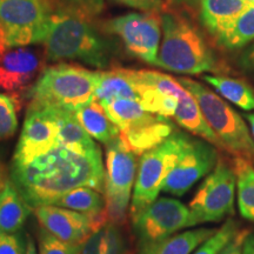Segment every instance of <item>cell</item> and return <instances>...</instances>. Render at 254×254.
I'll list each match as a JSON object with an SVG mask.
<instances>
[{"label":"cell","mask_w":254,"mask_h":254,"mask_svg":"<svg viewBox=\"0 0 254 254\" xmlns=\"http://www.w3.org/2000/svg\"><path fill=\"white\" fill-rule=\"evenodd\" d=\"M9 178L32 208L50 205L79 187H90L101 193L105 189L100 147L84 152L59 145L26 166H12Z\"/></svg>","instance_id":"6da1fadb"},{"label":"cell","mask_w":254,"mask_h":254,"mask_svg":"<svg viewBox=\"0 0 254 254\" xmlns=\"http://www.w3.org/2000/svg\"><path fill=\"white\" fill-rule=\"evenodd\" d=\"M160 18L163 39L155 66L183 74L218 71L217 57L192 21L173 12Z\"/></svg>","instance_id":"7a4b0ae2"},{"label":"cell","mask_w":254,"mask_h":254,"mask_svg":"<svg viewBox=\"0 0 254 254\" xmlns=\"http://www.w3.org/2000/svg\"><path fill=\"white\" fill-rule=\"evenodd\" d=\"M44 45L51 62L78 60L100 68L109 65L113 55L111 43L92 21L67 14L53 13Z\"/></svg>","instance_id":"3957f363"},{"label":"cell","mask_w":254,"mask_h":254,"mask_svg":"<svg viewBox=\"0 0 254 254\" xmlns=\"http://www.w3.org/2000/svg\"><path fill=\"white\" fill-rule=\"evenodd\" d=\"M100 72L60 64L44 69L30 91L31 104L74 112L94 99Z\"/></svg>","instance_id":"277c9868"},{"label":"cell","mask_w":254,"mask_h":254,"mask_svg":"<svg viewBox=\"0 0 254 254\" xmlns=\"http://www.w3.org/2000/svg\"><path fill=\"white\" fill-rule=\"evenodd\" d=\"M178 81L198 101L206 122L218 136L222 148L236 157L254 159V139L240 114L200 82L190 78H179Z\"/></svg>","instance_id":"5b68a950"},{"label":"cell","mask_w":254,"mask_h":254,"mask_svg":"<svg viewBox=\"0 0 254 254\" xmlns=\"http://www.w3.org/2000/svg\"><path fill=\"white\" fill-rule=\"evenodd\" d=\"M190 139L192 136L185 133L174 132L157 147L141 155L129 206L131 219L158 199L165 180L189 146Z\"/></svg>","instance_id":"8992f818"},{"label":"cell","mask_w":254,"mask_h":254,"mask_svg":"<svg viewBox=\"0 0 254 254\" xmlns=\"http://www.w3.org/2000/svg\"><path fill=\"white\" fill-rule=\"evenodd\" d=\"M136 157L119 136L106 145L104 195L109 220L117 225L125 220L131 206L139 165Z\"/></svg>","instance_id":"52a82bcc"},{"label":"cell","mask_w":254,"mask_h":254,"mask_svg":"<svg viewBox=\"0 0 254 254\" xmlns=\"http://www.w3.org/2000/svg\"><path fill=\"white\" fill-rule=\"evenodd\" d=\"M52 15L50 0H0V25L9 47L44 43Z\"/></svg>","instance_id":"ba28073f"},{"label":"cell","mask_w":254,"mask_h":254,"mask_svg":"<svg viewBox=\"0 0 254 254\" xmlns=\"http://www.w3.org/2000/svg\"><path fill=\"white\" fill-rule=\"evenodd\" d=\"M236 185L237 178L233 168L219 160L190 202L193 226L218 222L227 215H233Z\"/></svg>","instance_id":"9c48e42d"},{"label":"cell","mask_w":254,"mask_h":254,"mask_svg":"<svg viewBox=\"0 0 254 254\" xmlns=\"http://www.w3.org/2000/svg\"><path fill=\"white\" fill-rule=\"evenodd\" d=\"M107 33L122 39L129 56L144 63L157 64L161 40V18L155 12L128 13L105 21Z\"/></svg>","instance_id":"30bf717a"},{"label":"cell","mask_w":254,"mask_h":254,"mask_svg":"<svg viewBox=\"0 0 254 254\" xmlns=\"http://www.w3.org/2000/svg\"><path fill=\"white\" fill-rule=\"evenodd\" d=\"M59 146V124L53 107L30 105L12 160V166H26Z\"/></svg>","instance_id":"8fae6325"},{"label":"cell","mask_w":254,"mask_h":254,"mask_svg":"<svg viewBox=\"0 0 254 254\" xmlns=\"http://www.w3.org/2000/svg\"><path fill=\"white\" fill-rule=\"evenodd\" d=\"M139 246L155 243L192 227L190 207L177 199L159 198L132 219Z\"/></svg>","instance_id":"7c38bea8"},{"label":"cell","mask_w":254,"mask_h":254,"mask_svg":"<svg viewBox=\"0 0 254 254\" xmlns=\"http://www.w3.org/2000/svg\"><path fill=\"white\" fill-rule=\"evenodd\" d=\"M218 161L213 145L192 138L167 176L161 190L172 195H184L196 182L211 173Z\"/></svg>","instance_id":"4fadbf2b"},{"label":"cell","mask_w":254,"mask_h":254,"mask_svg":"<svg viewBox=\"0 0 254 254\" xmlns=\"http://www.w3.org/2000/svg\"><path fill=\"white\" fill-rule=\"evenodd\" d=\"M132 77L145 111L165 118L174 116L180 97L186 91L178 79L150 69H132Z\"/></svg>","instance_id":"5bb4252c"},{"label":"cell","mask_w":254,"mask_h":254,"mask_svg":"<svg viewBox=\"0 0 254 254\" xmlns=\"http://www.w3.org/2000/svg\"><path fill=\"white\" fill-rule=\"evenodd\" d=\"M40 227L64 243L82 245L97 231L92 218L71 209L43 205L34 208Z\"/></svg>","instance_id":"9a60e30c"},{"label":"cell","mask_w":254,"mask_h":254,"mask_svg":"<svg viewBox=\"0 0 254 254\" xmlns=\"http://www.w3.org/2000/svg\"><path fill=\"white\" fill-rule=\"evenodd\" d=\"M39 66V59L33 51L19 47L6 52L0 60V90H24L36 77Z\"/></svg>","instance_id":"2e32d148"},{"label":"cell","mask_w":254,"mask_h":254,"mask_svg":"<svg viewBox=\"0 0 254 254\" xmlns=\"http://www.w3.org/2000/svg\"><path fill=\"white\" fill-rule=\"evenodd\" d=\"M249 7L246 0H200V20L219 41Z\"/></svg>","instance_id":"e0dca14e"},{"label":"cell","mask_w":254,"mask_h":254,"mask_svg":"<svg viewBox=\"0 0 254 254\" xmlns=\"http://www.w3.org/2000/svg\"><path fill=\"white\" fill-rule=\"evenodd\" d=\"M50 205L88 215L93 220L97 230L110 221L106 208V198L104 193L94 189H90V187H79V189L69 190L53 200Z\"/></svg>","instance_id":"ac0fdd59"},{"label":"cell","mask_w":254,"mask_h":254,"mask_svg":"<svg viewBox=\"0 0 254 254\" xmlns=\"http://www.w3.org/2000/svg\"><path fill=\"white\" fill-rule=\"evenodd\" d=\"M174 133V125L168 118L155 116L151 122L133 128L120 131L119 138L136 155L157 147Z\"/></svg>","instance_id":"d6986e66"},{"label":"cell","mask_w":254,"mask_h":254,"mask_svg":"<svg viewBox=\"0 0 254 254\" xmlns=\"http://www.w3.org/2000/svg\"><path fill=\"white\" fill-rule=\"evenodd\" d=\"M31 212L32 207L8 177L0 192V232L7 234L19 233Z\"/></svg>","instance_id":"ffe728a7"},{"label":"cell","mask_w":254,"mask_h":254,"mask_svg":"<svg viewBox=\"0 0 254 254\" xmlns=\"http://www.w3.org/2000/svg\"><path fill=\"white\" fill-rule=\"evenodd\" d=\"M215 232L217 228L201 227L177 233L166 239L139 246L136 254H190Z\"/></svg>","instance_id":"44dd1931"},{"label":"cell","mask_w":254,"mask_h":254,"mask_svg":"<svg viewBox=\"0 0 254 254\" xmlns=\"http://www.w3.org/2000/svg\"><path fill=\"white\" fill-rule=\"evenodd\" d=\"M74 114L85 131L101 144L107 145L119 136L120 129L114 125L103 105L95 98L75 110Z\"/></svg>","instance_id":"7402d4cb"},{"label":"cell","mask_w":254,"mask_h":254,"mask_svg":"<svg viewBox=\"0 0 254 254\" xmlns=\"http://www.w3.org/2000/svg\"><path fill=\"white\" fill-rule=\"evenodd\" d=\"M173 118L178 125L182 126L186 131L200 136L205 141H208L209 144L222 148L218 136L215 135L213 129L209 127L208 123L206 122L204 114L200 110L198 101L187 90L180 97L179 104H178Z\"/></svg>","instance_id":"603a6c76"},{"label":"cell","mask_w":254,"mask_h":254,"mask_svg":"<svg viewBox=\"0 0 254 254\" xmlns=\"http://www.w3.org/2000/svg\"><path fill=\"white\" fill-rule=\"evenodd\" d=\"M101 105L110 119L120 131L140 126L142 124L151 122L157 116L145 111L139 100L127 99V98H113L111 100L103 101Z\"/></svg>","instance_id":"cb8c5ba5"},{"label":"cell","mask_w":254,"mask_h":254,"mask_svg":"<svg viewBox=\"0 0 254 254\" xmlns=\"http://www.w3.org/2000/svg\"><path fill=\"white\" fill-rule=\"evenodd\" d=\"M94 98L100 103L113 98L139 100V95L136 93L134 81H133L132 69L114 68L111 71L100 72Z\"/></svg>","instance_id":"d4e9b609"},{"label":"cell","mask_w":254,"mask_h":254,"mask_svg":"<svg viewBox=\"0 0 254 254\" xmlns=\"http://www.w3.org/2000/svg\"><path fill=\"white\" fill-rule=\"evenodd\" d=\"M202 79L222 98L244 111L254 110V88L249 82L227 75L206 74Z\"/></svg>","instance_id":"484cf974"},{"label":"cell","mask_w":254,"mask_h":254,"mask_svg":"<svg viewBox=\"0 0 254 254\" xmlns=\"http://www.w3.org/2000/svg\"><path fill=\"white\" fill-rule=\"evenodd\" d=\"M55 110L59 124V145L84 152L93 151L99 147L78 122L74 112L60 109Z\"/></svg>","instance_id":"4316f807"},{"label":"cell","mask_w":254,"mask_h":254,"mask_svg":"<svg viewBox=\"0 0 254 254\" xmlns=\"http://www.w3.org/2000/svg\"><path fill=\"white\" fill-rule=\"evenodd\" d=\"M233 171L237 178L238 206L241 217L254 222V167L249 159L236 157Z\"/></svg>","instance_id":"83f0119b"},{"label":"cell","mask_w":254,"mask_h":254,"mask_svg":"<svg viewBox=\"0 0 254 254\" xmlns=\"http://www.w3.org/2000/svg\"><path fill=\"white\" fill-rule=\"evenodd\" d=\"M124 238L118 225L107 221L82 244L80 254H124Z\"/></svg>","instance_id":"f1b7e54d"},{"label":"cell","mask_w":254,"mask_h":254,"mask_svg":"<svg viewBox=\"0 0 254 254\" xmlns=\"http://www.w3.org/2000/svg\"><path fill=\"white\" fill-rule=\"evenodd\" d=\"M254 40V6H251L238 18L236 24L218 41L227 50H236L246 46Z\"/></svg>","instance_id":"f546056e"},{"label":"cell","mask_w":254,"mask_h":254,"mask_svg":"<svg viewBox=\"0 0 254 254\" xmlns=\"http://www.w3.org/2000/svg\"><path fill=\"white\" fill-rule=\"evenodd\" d=\"M53 13L67 14L92 21L105 8L104 0H53Z\"/></svg>","instance_id":"4dcf8cb0"},{"label":"cell","mask_w":254,"mask_h":254,"mask_svg":"<svg viewBox=\"0 0 254 254\" xmlns=\"http://www.w3.org/2000/svg\"><path fill=\"white\" fill-rule=\"evenodd\" d=\"M18 129V101L14 95L0 93V140L12 138Z\"/></svg>","instance_id":"1f68e13d"},{"label":"cell","mask_w":254,"mask_h":254,"mask_svg":"<svg viewBox=\"0 0 254 254\" xmlns=\"http://www.w3.org/2000/svg\"><path fill=\"white\" fill-rule=\"evenodd\" d=\"M237 233L238 224L233 219H228L213 236L202 243L193 254H219Z\"/></svg>","instance_id":"d6a6232c"},{"label":"cell","mask_w":254,"mask_h":254,"mask_svg":"<svg viewBox=\"0 0 254 254\" xmlns=\"http://www.w3.org/2000/svg\"><path fill=\"white\" fill-rule=\"evenodd\" d=\"M82 245H72L53 237L49 232L40 228L38 233L39 254H80Z\"/></svg>","instance_id":"836d02e7"},{"label":"cell","mask_w":254,"mask_h":254,"mask_svg":"<svg viewBox=\"0 0 254 254\" xmlns=\"http://www.w3.org/2000/svg\"><path fill=\"white\" fill-rule=\"evenodd\" d=\"M0 254H26V243L21 234L0 232Z\"/></svg>","instance_id":"e575fe53"},{"label":"cell","mask_w":254,"mask_h":254,"mask_svg":"<svg viewBox=\"0 0 254 254\" xmlns=\"http://www.w3.org/2000/svg\"><path fill=\"white\" fill-rule=\"evenodd\" d=\"M132 8L141 9L144 12H155L158 13L164 7L163 0H114Z\"/></svg>","instance_id":"d590c367"},{"label":"cell","mask_w":254,"mask_h":254,"mask_svg":"<svg viewBox=\"0 0 254 254\" xmlns=\"http://www.w3.org/2000/svg\"><path fill=\"white\" fill-rule=\"evenodd\" d=\"M249 230L238 231V233L234 236L233 239L221 250V252L219 254H243L244 241H245L246 237L249 236Z\"/></svg>","instance_id":"8d00e7d4"},{"label":"cell","mask_w":254,"mask_h":254,"mask_svg":"<svg viewBox=\"0 0 254 254\" xmlns=\"http://www.w3.org/2000/svg\"><path fill=\"white\" fill-rule=\"evenodd\" d=\"M240 64L243 67H245L250 71H254V44L246 49L245 52L241 55Z\"/></svg>","instance_id":"74e56055"},{"label":"cell","mask_w":254,"mask_h":254,"mask_svg":"<svg viewBox=\"0 0 254 254\" xmlns=\"http://www.w3.org/2000/svg\"><path fill=\"white\" fill-rule=\"evenodd\" d=\"M243 254H254V233H250L244 241Z\"/></svg>","instance_id":"f35d334b"},{"label":"cell","mask_w":254,"mask_h":254,"mask_svg":"<svg viewBox=\"0 0 254 254\" xmlns=\"http://www.w3.org/2000/svg\"><path fill=\"white\" fill-rule=\"evenodd\" d=\"M8 47L9 46L7 44V39H6V34L4 30H2L1 25H0V60L6 55Z\"/></svg>","instance_id":"ab89813d"},{"label":"cell","mask_w":254,"mask_h":254,"mask_svg":"<svg viewBox=\"0 0 254 254\" xmlns=\"http://www.w3.org/2000/svg\"><path fill=\"white\" fill-rule=\"evenodd\" d=\"M26 254H38L34 239L31 236L26 237Z\"/></svg>","instance_id":"60d3db41"},{"label":"cell","mask_w":254,"mask_h":254,"mask_svg":"<svg viewBox=\"0 0 254 254\" xmlns=\"http://www.w3.org/2000/svg\"><path fill=\"white\" fill-rule=\"evenodd\" d=\"M7 178L8 177H7V174H6V170H5L4 165H1V166H0V192H1L2 187L5 186Z\"/></svg>","instance_id":"b9f144b4"},{"label":"cell","mask_w":254,"mask_h":254,"mask_svg":"<svg viewBox=\"0 0 254 254\" xmlns=\"http://www.w3.org/2000/svg\"><path fill=\"white\" fill-rule=\"evenodd\" d=\"M168 1L173 2L176 5H195L196 2L200 1V0H168Z\"/></svg>","instance_id":"7bdbcfd3"},{"label":"cell","mask_w":254,"mask_h":254,"mask_svg":"<svg viewBox=\"0 0 254 254\" xmlns=\"http://www.w3.org/2000/svg\"><path fill=\"white\" fill-rule=\"evenodd\" d=\"M245 118L247 120V123L250 124L251 133H252V136H253V139H254V113L245 114Z\"/></svg>","instance_id":"ee69618b"},{"label":"cell","mask_w":254,"mask_h":254,"mask_svg":"<svg viewBox=\"0 0 254 254\" xmlns=\"http://www.w3.org/2000/svg\"><path fill=\"white\" fill-rule=\"evenodd\" d=\"M246 1L249 2L251 6H254V0H246Z\"/></svg>","instance_id":"f6af8a7d"},{"label":"cell","mask_w":254,"mask_h":254,"mask_svg":"<svg viewBox=\"0 0 254 254\" xmlns=\"http://www.w3.org/2000/svg\"><path fill=\"white\" fill-rule=\"evenodd\" d=\"M1 165H2V164H1V161H0V166H1Z\"/></svg>","instance_id":"bcb514c9"}]
</instances>
